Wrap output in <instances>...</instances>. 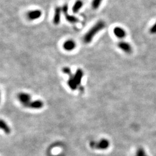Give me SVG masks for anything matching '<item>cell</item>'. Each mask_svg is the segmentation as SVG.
Instances as JSON below:
<instances>
[{
    "label": "cell",
    "mask_w": 156,
    "mask_h": 156,
    "mask_svg": "<svg viewBox=\"0 0 156 156\" xmlns=\"http://www.w3.org/2000/svg\"><path fill=\"white\" fill-rule=\"evenodd\" d=\"M114 35L120 39L124 38L126 37L127 33L125 29L120 27H116L114 29Z\"/></svg>",
    "instance_id": "cell-8"
},
{
    "label": "cell",
    "mask_w": 156,
    "mask_h": 156,
    "mask_svg": "<svg viewBox=\"0 0 156 156\" xmlns=\"http://www.w3.org/2000/svg\"><path fill=\"white\" fill-rule=\"evenodd\" d=\"M62 12V8L60 7H57L54 10V13L53 17V23L56 25L60 24L61 21V15Z\"/></svg>",
    "instance_id": "cell-7"
},
{
    "label": "cell",
    "mask_w": 156,
    "mask_h": 156,
    "mask_svg": "<svg viewBox=\"0 0 156 156\" xmlns=\"http://www.w3.org/2000/svg\"><path fill=\"white\" fill-rule=\"evenodd\" d=\"M68 84L70 87V88L73 90H75L77 89V86L78 84L76 83V82L75 81L74 79H73V76L71 75L70 76V79L68 81Z\"/></svg>",
    "instance_id": "cell-13"
},
{
    "label": "cell",
    "mask_w": 156,
    "mask_h": 156,
    "mask_svg": "<svg viewBox=\"0 0 156 156\" xmlns=\"http://www.w3.org/2000/svg\"><path fill=\"white\" fill-rule=\"evenodd\" d=\"M83 1L81 0H77L73 5L72 10L73 13H78L83 7Z\"/></svg>",
    "instance_id": "cell-12"
},
{
    "label": "cell",
    "mask_w": 156,
    "mask_h": 156,
    "mask_svg": "<svg viewBox=\"0 0 156 156\" xmlns=\"http://www.w3.org/2000/svg\"><path fill=\"white\" fill-rule=\"evenodd\" d=\"M105 27L104 21H98L87 32L83 37V42L85 43H89L92 41L95 35L100 31L103 30Z\"/></svg>",
    "instance_id": "cell-1"
},
{
    "label": "cell",
    "mask_w": 156,
    "mask_h": 156,
    "mask_svg": "<svg viewBox=\"0 0 156 156\" xmlns=\"http://www.w3.org/2000/svg\"><path fill=\"white\" fill-rule=\"evenodd\" d=\"M0 127L5 132V134H10V127L2 120H1L0 122Z\"/></svg>",
    "instance_id": "cell-14"
},
{
    "label": "cell",
    "mask_w": 156,
    "mask_h": 156,
    "mask_svg": "<svg viewBox=\"0 0 156 156\" xmlns=\"http://www.w3.org/2000/svg\"><path fill=\"white\" fill-rule=\"evenodd\" d=\"M118 47L126 53H131L133 51V48L130 43L125 41L119 42L117 44Z\"/></svg>",
    "instance_id": "cell-4"
},
{
    "label": "cell",
    "mask_w": 156,
    "mask_h": 156,
    "mask_svg": "<svg viewBox=\"0 0 156 156\" xmlns=\"http://www.w3.org/2000/svg\"><path fill=\"white\" fill-rule=\"evenodd\" d=\"M149 31H150V34H153V35L156 34V21L150 27Z\"/></svg>",
    "instance_id": "cell-17"
},
{
    "label": "cell",
    "mask_w": 156,
    "mask_h": 156,
    "mask_svg": "<svg viewBox=\"0 0 156 156\" xmlns=\"http://www.w3.org/2000/svg\"><path fill=\"white\" fill-rule=\"evenodd\" d=\"M62 71L63 73H66V74H68L70 76L72 75V73H71V69L68 67H64L63 69H62Z\"/></svg>",
    "instance_id": "cell-18"
},
{
    "label": "cell",
    "mask_w": 156,
    "mask_h": 156,
    "mask_svg": "<svg viewBox=\"0 0 156 156\" xmlns=\"http://www.w3.org/2000/svg\"><path fill=\"white\" fill-rule=\"evenodd\" d=\"M76 47V43L73 40H68L63 44V48L67 51H71Z\"/></svg>",
    "instance_id": "cell-10"
},
{
    "label": "cell",
    "mask_w": 156,
    "mask_h": 156,
    "mask_svg": "<svg viewBox=\"0 0 156 156\" xmlns=\"http://www.w3.org/2000/svg\"><path fill=\"white\" fill-rule=\"evenodd\" d=\"M83 76V73L82 70L78 69L76 71L75 75H73V79L76 82V84L78 85H80L81 83V81L82 79Z\"/></svg>",
    "instance_id": "cell-11"
},
{
    "label": "cell",
    "mask_w": 156,
    "mask_h": 156,
    "mask_svg": "<svg viewBox=\"0 0 156 156\" xmlns=\"http://www.w3.org/2000/svg\"><path fill=\"white\" fill-rule=\"evenodd\" d=\"M43 106V103L41 100H36L34 101H31L27 104L26 107L27 108H30L32 109H41Z\"/></svg>",
    "instance_id": "cell-9"
},
{
    "label": "cell",
    "mask_w": 156,
    "mask_h": 156,
    "mask_svg": "<svg viewBox=\"0 0 156 156\" xmlns=\"http://www.w3.org/2000/svg\"><path fill=\"white\" fill-rule=\"evenodd\" d=\"M62 12L64 13L66 20L68 21V22L74 24V23H78L79 21V20L76 16H75L73 15H68V5L67 4H64L62 6Z\"/></svg>",
    "instance_id": "cell-3"
},
{
    "label": "cell",
    "mask_w": 156,
    "mask_h": 156,
    "mask_svg": "<svg viewBox=\"0 0 156 156\" xmlns=\"http://www.w3.org/2000/svg\"><path fill=\"white\" fill-rule=\"evenodd\" d=\"M42 15V12L41 10H31L27 13V18L30 21H34L41 18Z\"/></svg>",
    "instance_id": "cell-6"
},
{
    "label": "cell",
    "mask_w": 156,
    "mask_h": 156,
    "mask_svg": "<svg viewBox=\"0 0 156 156\" xmlns=\"http://www.w3.org/2000/svg\"><path fill=\"white\" fill-rule=\"evenodd\" d=\"M103 0H92V7L93 8V9L95 10H97L100 6L101 4V2Z\"/></svg>",
    "instance_id": "cell-15"
},
{
    "label": "cell",
    "mask_w": 156,
    "mask_h": 156,
    "mask_svg": "<svg viewBox=\"0 0 156 156\" xmlns=\"http://www.w3.org/2000/svg\"><path fill=\"white\" fill-rule=\"evenodd\" d=\"M18 99L21 104L25 107L26 106L31 102V96L29 94L21 93L18 94Z\"/></svg>",
    "instance_id": "cell-5"
},
{
    "label": "cell",
    "mask_w": 156,
    "mask_h": 156,
    "mask_svg": "<svg viewBox=\"0 0 156 156\" xmlns=\"http://www.w3.org/2000/svg\"><path fill=\"white\" fill-rule=\"evenodd\" d=\"M135 156H148L146 154L145 150L142 148V147H139L135 154Z\"/></svg>",
    "instance_id": "cell-16"
},
{
    "label": "cell",
    "mask_w": 156,
    "mask_h": 156,
    "mask_svg": "<svg viewBox=\"0 0 156 156\" xmlns=\"http://www.w3.org/2000/svg\"><path fill=\"white\" fill-rule=\"evenodd\" d=\"M90 146L92 148L94 149H100V150H105L109 146V142L106 139H101L99 142L92 141L90 144Z\"/></svg>",
    "instance_id": "cell-2"
}]
</instances>
